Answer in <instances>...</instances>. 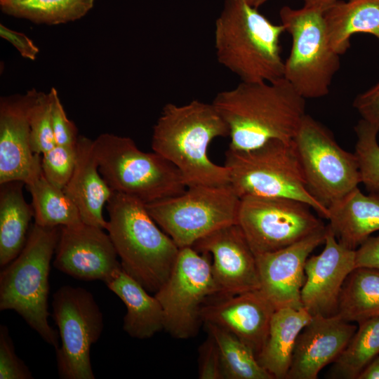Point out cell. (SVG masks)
<instances>
[{
	"label": "cell",
	"mask_w": 379,
	"mask_h": 379,
	"mask_svg": "<svg viewBox=\"0 0 379 379\" xmlns=\"http://www.w3.org/2000/svg\"><path fill=\"white\" fill-rule=\"evenodd\" d=\"M32 374L17 356L8 328L0 326V379H31Z\"/></svg>",
	"instance_id": "d590c367"
},
{
	"label": "cell",
	"mask_w": 379,
	"mask_h": 379,
	"mask_svg": "<svg viewBox=\"0 0 379 379\" xmlns=\"http://www.w3.org/2000/svg\"><path fill=\"white\" fill-rule=\"evenodd\" d=\"M95 0H0L1 11L36 24L59 25L79 20Z\"/></svg>",
	"instance_id": "f1b7e54d"
},
{
	"label": "cell",
	"mask_w": 379,
	"mask_h": 379,
	"mask_svg": "<svg viewBox=\"0 0 379 379\" xmlns=\"http://www.w3.org/2000/svg\"><path fill=\"white\" fill-rule=\"evenodd\" d=\"M21 181L0 184V265L6 267L23 249L34 218L32 206L25 199Z\"/></svg>",
	"instance_id": "484cf974"
},
{
	"label": "cell",
	"mask_w": 379,
	"mask_h": 379,
	"mask_svg": "<svg viewBox=\"0 0 379 379\" xmlns=\"http://www.w3.org/2000/svg\"><path fill=\"white\" fill-rule=\"evenodd\" d=\"M312 316L303 307L274 311L266 342L257 357L275 379H286L297 338Z\"/></svg>",
	"instance_id": "cb8c5ba5"
},
{
	"label": "cell",
	"mask_w": 379,
	"mask_h": 379,
	"mask_svg": "<svg viewBox=\"0 0 379 379\" xmlns=\"http://www.w3.org/2000/svg\"><path fill=\"white\" fill-rule=\"evenodd\" d=\"M357 326L338 314L312 316L298 335L286 379H316L345 350Z\"/></svg>",
	"instance_id": "ffe728a7"
},
{
	"label": "cell",
	"mask_w": 379,
	"mask_h": 379,
	"mask_svg": "<svg viewBox=\"0 0 379 379\" xmlns=\"http://www.w3.org/2000/svg\"><path fill=\"white\" fill-rule=\"evenodd\" d=\"M0 36L11 43L25 58L34 60L39 53V48L25 34L0 25Z\"/></svg>",
	"instance_id": "f35d334b"
},
{
	"label": "cell",
	"mask_w": 379,
	"mask_h": 379,
	"mask_svg": "<svg viewBox=\"0 0 379 379\" xmlns=\"http://www.w3.org/2000/svg\"><path fill=\"white\" fill-rule=\"evenodd\" d=\"M38 91L1 97L0 100V184H25L41 168V155L30 145L29 112Z\"/></svg>",
	"instance_id": "ac0fdd59"
},
{
	"label": "cell",
	"mask_w": 379,
	"mask_h": 379,
	"mask_svg": "<svg viewBox=\"0 0 379 379\" xmlns=\"http://www.w3.org/2000/svg\"><path fill=\"white\" fill-rule=\"evenodd\" d=\"M106 230L122 270L154 293L169 277L180 248L148 213L140 200L119 192L107 203Z\"/></svg>",
	"instance_id": "277c9868"
},
{
	"label": "cell",
	"mask_w": 379,
	"mask_h": 379,
	"mask_svg": "<svg viewBox=\"0 0 379 379\" xmlns=\"http://www.w3.org/2000/svg\"><path fill=\"white\" fill-rule=\"evenodd\" d=\"M32 196L34 223L41 227L71 226L82 222L80 213L64 190L52 185L41 168L25 183Z\"/></svg>",
	"instance_id": "83f0119b"
},
{
	"label": "cell",
	"mask_w": 379,
	"mask_h": 379,
	"mask_svg": "<svg viewBox=\"0 0 379 379\" xmlns=\"http://www.w3.org/2000/svg\"><path fill=\"white\" fill-rule=\"evenodd\" d=\"M293 142L310 194L328 208L361 183L354 153L342 148L331 131L306 114Z\"/></svg>",
	"instance_id": "30bf717a"
},
{
	"label": "cell",
	"mask_w": 379,
	"mask_h": 379,
	"mask_svg": "<svg viewBox=\"0 0 379 379\" xmlns=\"http://www.w3.org/2000/svg\"><path fill=\"white\" fill-rule=\"evenodd\" d=\"M212 103L229 128V148L248 151L271 140H293L306 115L305 99L284 77L241 81L217 93Z\"/></svg>",
	"instance_id": "6da1fadb"
},
{
	"label": "cell",
	"mask_w": 379,
	"mask_h": 379,
	"mask_svg": "<svg viewBox=\"0 0 379 379\" xmlns=\"http://www.w3.org/2000/svg\"><path fill=\"white\" fill-rule=\"evenodd\" d=\"M215 293L210 255L192 246L180 248L169 277L154 295L163 310L164 330L178 339L194 336L201 307Z\"/></svg>",
	"instance_id": "7c38bea8"
},
{
	"label": "cell",
	"mask_w": 379,
	"mask_h": 379,
	"mask_svg": "<svg viewBox=\"0 0 379 379\" xmlns=\"http://www.w3.org/2000/svg\"><path fill=\"white\" fill-rule=\"evenodd\" d=\"M357 157L361 183L371 192H379V129L361 119L354 126Z\"/></svg>",
	"instance_id": "1f68e13d"
},
{
	"label": "cell",
	"mask_w": 379,
	"mask_h": 379,
	"mask_svg": "<svg viewBox=\"0 0 379 379\" xmlns=\"http://www.w3.org/2000/svg\"><path fill=\"white\" fill-rule=\"evenodd\" d=\"M208 335L199 348V378L224 379L218 347L212 335Z\"/></svg>",
	"instance_id": "8d00e7d4"
},
{
	"label": "cell",
	"mask_w": 379,
	"mask_h": 379,
	"mask_svg": "<svg viewBox=\"0 0 379 379\" xmlns=\"http://www.w3.org/2000/svg\"><path fill=\"white\" fill-rule=\"evenodd\" d=\"M241 198L228 183L187 187L182 193L145 204L157 224L180 248L223 227L238 224Z\"/></svg>",
	"instance_id": "9c48e42d"
},
{
	"label": "cell",
	"mask_w": 379,
	"mask_h": 379,
	"mask_svg": "<svg viewBox=\"0 0 379 379\" xmlns=\"http://www.w3.org/2000/svg\"><path fill=\"white\" fill-rule=\"evenodd\" d=\"M352 105L362 119L379 129V82L359 94Z\"/></svg>",
	"instance_id": "74e56055"
},
{
	"label": "cell",
	"mask_w": 379,
	"mask_h": 379,
	"mask_svg": "<svg viewBox=\"0 0 379 379\" xmlns=\"http://www.w3.org/2000/svg\"><path fill=\"white\" fill-rule=\"evenodd\" d=\"M205 325L218 347L224 379H274L243 341L216 325Z\"/></svg>",
	"instance_id": "f546056e"
},
{
	"label": "cell",
	"mask_w": 379,
	"mask_h": 379,
	"mask_svg": "<svg viewBox=\"0 0 379 379\" xmlns=\"http://www.w3.org/2000/svg\"><path fill=\"white\" fill-rule=\"evenodd\" d=\"M326 225L278 251L255 255L260 290L276 309L302 307L305 265L310 253L324 243Z\"/></svg>",
	"instance_id": "e0dca14e"
},
{
	"label": "cell",
	"mask_w": 379,
	"mask_h": 379,
	"mask_svg": "<svg viewBox=\"0 0 379 379\" xmlns=\"http://www.w3.org/2000/svg\"><path fill=\"white\" fill-rule=\"evenodd\" d=\"M340 0H304V6L310 8L325 11Z\"/></svg>",
	"instance_id": "b9f144b4"
},
{
	"label": "cell",
	"mask_w": 379,
	"mask_h": 379,
	"mask_svg": "<svg viewBox=\"0 0 379 379\" xmlns=\"http://www.w3.org/2000/svg\"><path fill=\"white\" fill-rule=\"evenodd\" d=\"M343 319L357 324L379 317V270L355 267L346 279L337 313Z\"/></svg>",
	"instance_id": "4316f807"
},
{
	"label": "cell",
	"mask_w": 379,
	"mask_h": 379,
	"mask_svg": "<svg viewBox=\"0 0 379 379\" xmlns=\"http://www.w3.org/2000/svg\"><path fill=\"white\" fill-rule=\"evenodd\" d=\"M225 166L230 171V184L241 199L246 197L293 199L328 218V208L307 189L293 140H271L248 151L228 149Z\"/></svg>",
	"instance_id": "8992f818"
},
{
	"label": "cell",
	"mask_w": 379,
	"mask_h": 379,
	"mask_svg": "<svg viewBox=\"0 0 379 379\" xmlns=\"http://www.w3.org/2000/svg\"><path fill=\"white\" fill-rule=\"evenodd\" d=\"M328 209V227L349 248L357 249L379 230V192L364 194L357 187Z\"/></svg>",
	"instance_id": "7402d4cb"
},
{
	"label": "cell",
	"mask_w": 379,
	"mask_h": 379,
	"mask_svg": "<svg viewBox=\"0 0 379 379\" xmlns=\"http://www.w3.org/2000/svg\"><path fill=\"white\" fill-rule=\"evenodd\" d=\"M357 379H379V355L365 366Z\"/></svg>",
	"instance_id": "60d3db41"
},
{
	"label": "cell",
	"mask_w": 379,
	"mask_h": 379,
	"mask_svg": "<svg viewBox=\"0 0 379 379\" xmlns=\"http://www.w3.org/2000/svg\"><path fill=\"white\" fill-rule=\"evenodd\" d=\"M105 284L126 307L123 328L131 337L149 338L164 329V312L157 298L150 295L148 291L121 267Z\"/></svg>",
	"instance_id": "603a6c76"
},
{
	"label": "cell",
	"mask_w": 379,
	"mask_h": 379,
	"mask_svg": "<svg viewBox=\"0 0 379 379\" xmlns=\"http://www.w3.org/2000/svg\"><path fill=\"white\" fill-rule=\"evenodd\" d=\"M379 270V235L370 236L357 249L355 267Z\"/></svg>",
	"instance_id": "ab89813d"
},
{
	"label": "cell",
	"mask_w": 379,
	"mask_h": 379,
	"mask_svg": "<svg viewBox=\"0 0 379 379\" xmlns=\"http://www.w3.org/2000/svg\"><path fill=\"white\" fill-rule=\"evenodd\" d=\"M324 17L330 45L340 55L355 34H372L379 41V0L339 1L324 11Z\"/></svg>",
	"instance_id": "d4e9b609"
},
{
	"label": "cell",
	"mask_w": 379,
	"mask_h": 379,
	"mask_svg": "<svg viewBox=\"0 0 379 379\" xmlns=\"http://www.w3.org/2000/svg\"><path fill=\"white\" fill-rule=\"evenodd\" d=\"M279 16L292 39L283 77L305 100L326 96L340 62L329 43L324 11L285 6Z\"/></svg>",
	"instance_id": "ba28073f"
},
{
	"label": "cell",
	"mask_w": 379,
	"mask_h": 379,
	"mask_svg": "<svg viewBox=\"0 0 379 379\" xmlns=\"http://www.w3.org/2000/svg\"><path fill=\"white\" fill-rule=\"evenodd\" d=\"M192 247L212 258L215 298L260 289L255 255L238 224L214 231L198 240Z\"/></svg>",
	"instance_id": "5bb4252c"
},
{
	"label": "cell",
	"mask_w": 379,
	"mask_h": 379,
	"mask_svg": "<svg viewBox=\"0 0 379 379\" xmlns=\"http://www.w3.org/2000/svg\"><path fill=\"white\" fill-rule=\"evenodd\" d=\"M281 24L272 23L246 0H224L215 23L217 60L241 81H272L284 77Z\"/></svg>",
	"instance_id": "3957f363"
},
{
	"label": "cell",
	"mask_w": 379,
	"mask_h": 379,
	"mask_svg": "<svg viewBox=\"0 0 379 379\" xmlns=\"http://www.w3.org/2000/svg\"><path fill=\"white\" fill-rule=\"evenodd\" d=\"M48 95L51 120L55 144L62 146H76L79 138L77 126L68 119L57 91L52 88Z\"/></svg>",
	"instance_id": "e575fe53"
},
{
	"label": "cell",
	"mask_w": 379,
	"mask_h": 379,
	"mask_svg": "<svg viewBox=\"0 0 379 379\" xmlns=\"http://www.w3.org/2000/svg\"><path fill=\"white\" fill-rule=\"evenodd\" d=\"M379 355V317L364 321L349 343L333 363L330 376L333 378L357 379L365 366Z\"/></svg>",
	"instance_id": "4dcf8cb0"
},
{
	"label": "cell",
	"mask_w": 379,
	"mask_h": 379,
	"mask_svg": "<svg viewBox=\"0 0 379 379\" xmlns=\"http://www.w3.org/2000/svg\"><path fill=\"white\" fill-rule=\"evenodd\" d=\"M77 161V145H55L41 154L44 175L54 186L63 190L69 182Z\"/></svg>",
	"instance_id": "836d02e7"
},
{
	"label": "cell",
	"mask_w": 379,
	"mask_h": 379,
	"mask_svg": "<svg viewBox=\"0 0 379 379\" xmlns=\"http://www.w3.org/2000/svg\"><path fill=\"white\" fill-rule=\"evenodd\" d=\"M59 234L60 227L34 223L20 253L0 273V310L16 312L55 350L59 333L48 323V277Z\"/></svg>",
	"instance_id": "5b68a950"
},
{
	"label": "cell",
	"mask_w": 379,
	"mask_h": 379,
	"mask_svg": "<svg viewBox=\"0 0 379 379\" xmlns=\"http://www.w3.org/2000/svg\"><path fill=\"white\" fill-rule=\"evenodd\" d=\"M52 317L61 345L56 349L58 375L62 379H94L90 350L104 326L93 295L81 287L63 286L53 295Z\"/></svg>",
	"instance_id": "8fae6325"
},
{
	"label": "cell",
	"mask_w": 379,
	"mask_h": 379,
	"mask_svg": "<svg viewBox=\"0 0 379 379\" xmlns=\"http://www.w3.org/2000/svg\"><path fill=\"white\" fill-rule=\"evenodd\" d=\"M251 6L258 8L263 4H265L267 0H246Z\"/></svg>",
	"instance_id": "7bdbcfd3"
},
{
	"label": "cell",
	"mask_w": 379,
	"mask_h": 379,
	"mask_svg": "<svg viewBox=\"0 0 379 379\" xmlns=\"http://www.w3.org/2000/svg\"><path fill=\"white\" fill-rule=\"evenodd\" d=\"M103 230L83 222L60 226L54 267L75 279L105 283L121 266L114 244Z\"/></svg>",
	"instance_id": "9a60e30c"
},
{
	"label": "cell",
	"mask_w": 379,
	"mask_h": 379,
	"mask_svg": "<svg viewBox=\"0 0 379 379\" xmlns=\"http://www.w3.org/2000/svg\"><path fill=\"white\" fill-rule=\"evenodd\" d=\"M30 145L34 154H43L56 144L51 120L48 93L38 92L29 112Z\"/></svg>",
	"instance_id": "d6a6232c"
},
{
	"label": "cell",
	"mask_w": 379,
	"mask_h": 379,
	"mask_svg": "<svg viewBox=\"0 0 379 379\" xmlns=\"http://www.w3.org/2000/svg\"><path fill=\"white\" fill-rule=\"evenodd\" d=\"M324 248L305 262V281L301 290L302 306L312 315L338 313L343 286L355 268L356 249L338 241L326 225Z\"/></svg>",
	"instance_id": "2e32d148"
},
{
	"label": "cell",
	"mask_w": 379,
	"mask_h": 379,
	"mask_svg": "<svg viewBox=\"0 0 379 379\" xmlns=\"http://www.w3.org/2000/svg\"><path fill=\"white\" fill-rule=\"evenodd\" d=\"M276 307L260 290L215 298L200 310L201 321L234 335L255 352L262 350Z\"/></svg>",
	"instance_id": "d6986e66"
},
{
	"label": "cell",
	"mask_w": 379,
	"mask_h": 379,
	"mask_svg": "<svg viewBox=\"0 0 379 379\" xmlns=\"http://www.w3.org/2000/svg\"><path fill=\"white\" fill-rule=\"evenodd\" d=\"M306 204L290 198L241 199L238 225L255 255L286 248L325 226Z\"/></svg>",
	"instance_id": "4fadbf2b"
},
{
	"label": "cell",
	"mask_w": 379,
	"mask_h": 379,
	"mask_svg": "<svg viewBox=\"0 0 379 379\" xmlns=\"http://www.w3.org/2000/svg\"><path fill=\"white\" fill-rule=\"evenodd\" d=\"M63 190L77 206L83 222L106 229L103 208L114 191L99 171L93 140L88 138L79 136L75 168Z\"/></svg>",
	"instance_id": "44dd1931"
},
{
	"label": "cell",
	"mask_w": 379,
	"mask_h": 379,
	"mask_svg": "<svg viewBox=\"0 0 379 379\" xmlns=\"http://www.w3.org/2000/svg\"><path fill=\"white\" fill-rule=\"evenodd\" d=\"M226 136L228 126L213 103H167L153 128L152 148L179 170L187 187L225 185L229 169L208 158V147L214 138Z\"/></svg>",
	"instance_id": "7a4b0ae2"
},
{
	"label": "cell",
	"mask_w": 379,
	"mask_h": 379,
	"mask_svg": "<svg viewBox=\"0 0 379 379\" xmlns=\"http://www.w3.org/2000/svg\"><path fill=\"white\" fill-rule=\"evenodd\" d=\"M99 171L111 189L147 204L187 189L179 170L158 153L140 150L128 138L102 133L93 140Z\"/></svg>",
	"instance_id": "52a82bcc"
}]
</instances>
